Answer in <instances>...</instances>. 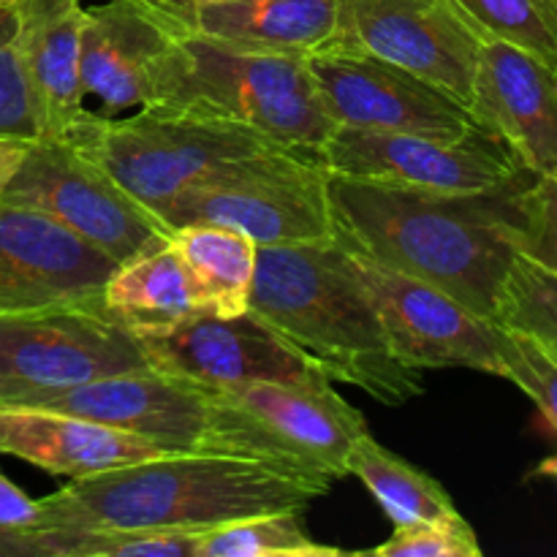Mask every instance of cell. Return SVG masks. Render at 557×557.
Listing matches in <instances>:
<instances>
[{
	"mask_svg": "<svg viewBox=\"0 0 557 557\" xmlns=\"http://www.w3.org/2000/svg\"><path fill=\"white\" fill-rule=\"evenodd\" d=\"M20 49L41 139L71 141L87 123L82 87V0H16Z\"/></svg>",
	"mask_w": 557,
	"mask_h": 557,
	"instance_id": "obj_19",
	"label": "cell"
},
{
	"mask_svg": "<svg viewBox=\"0 0 557 557\" xmlns=\"http://www.w3.org/2000/svg\"><path fill=\"white\" fill-rule=\"evenodd\" d=\"M25 141H9V139H0V190H3L5 180L11 177V172L16 169L20 163L22 152H25Z\"/></svg>",
	"mask_w": 557,
	"mask_h": 557,
	"instance_id": "obj_34",
	"label": "cell"
},
{
	"mask_svg": "<svg viewBox=\"0 0 557 557\" xmlns=\"http://www.w3.org/2000/svg\"><path fill=\"white\" fill-rule=\"evenodd\" d=\"M41 517V504L33 500L0 471V531H27Z\"/></svg>",
	"mask_w": 557,
	"mask_h": 557,
	"instance_id": "obj_33",
	"label": "cell"
},
{
	"mask_svg": "<svg viewBox=\"0 0 557 557\" xmlns=\"http://www.w3.org/2000/svg\"><path fill=\"white\" fill-rule=\"evenodd\" d=\"M305 60L324 112L343 128L441 139H460L482 128L471 109L444 90L362 49L337 47Z\"/></svg>",
	"mask_w": 557,
	"mask_h": 557,
	"instance_id": "obj_13",
	"label": "cell"
},
{
	"mask_svg": "<svg viewBox=\"0 0 557 557\" xmlns=\"http://www.w3.org/2000/svg\"><path fill=\"white\" fill-rule=\"evenodd\" d=\"M531 177L484 194H433L330 174L335 243L495 321Z\"/></svg>",
	"mask_w": 557,
	"mask_h": 557,
	"instance_id": "obj_1",
	"label": "cell"
},
{
	"mask_svg": "<svg viewBox=\"0 0 557 557\" xmlns=\"http://www.w3.org/2000/svg\"><path fill=\"white\" fill-rule=\"evenodd\" d=\"M330 172L319 150L277 147L248 166L174 196L161 210L166 228L212 223L234 228L259 248L335 243Z\"/></svg>",
	"mask_w": 557,
	"mask_h": 557,
	"instance_id": "obj_7",
	"label": "cell"
},
{
	"mask_svg": "<svg viewBox=\"0 0 557 557\" xmlns=\"http://www.w3.org/2000/svg\"><path fill=\"white\" fill-rule=\"evenodd\" d=\"M330 490L221 451H185L71 479L41 498L27 531L205 533L226 522L308 509Z\"/></svg>",
	"mask_w": 557,
	"mask_h": 557,
	"instance_id": "obj_2",
	"label": "cell"
},
{
	"mask_svg": "<svg viewBox=\"0 0 557 557\" xmlns=\"http://www.w3.org/2000/svg\"><path fill=\"white\" fill-rule=\"evenodd\" d=\"M348 476H357L364 484L395 528L462 520L460 509L438 479L381 446L370 433L354 444Z\"/></svg>",
	"mask_w": 557,
	"mask_h": 557,
	"instance_id": "obj_24",
	"label": "cell"
},
{
	"mask_svg": "<svg viewBox=\"0 0 557 557\" xmlns=\"http://www.w3.org/2000/svg\"><path fill=\"white\" fill-rule=\"evenodd\" d=\"M11 3H16V0H0V5H11Z\"/></svg>",
	"mask_w": 557,
	"mask_h": 557,
	"instance_id": "obj_37",
	"label": "cell"
},
{
	"mask_svg": "<svg viewBox=\"0 0 557 557\" xmlns=\"http://www.w3.org/2000/svg\"><path fill=\"white\" fill-rule=\"evenodd\" d=\"M169 245L194 275L210 313H248L259 245L234 228L188 223L169 228Z\"/></svg>",
	"mask_w": 557,
	"mask_h": 557,
	"instance_id": "obj_23",
	"label": "cell"
},
{
	"mask_svg": "<svg viewBox=\"0 0 557 557\" xmlns=\"http://www.w3.org/2000/svg\"><path fill=\"white\" fill-rule=\"evenodd\" d=\"M0 139L25 145L41 139L36 101L22 63L14 5H0Z\"/></svg>",
	"mask_w": 557,
	"mask_h": 557,
	"instance_id": "obj_29",
	"label": "cell"
},
{
	"mask_svg": "<svg viewBox=\"0 0 557 557\" xmlns=\"http://www.w3.org/2000/svg\"><path fill=\"white\" fill-rule=\"evenodd\" d=\"M536 476H547V479H555V482H557V455L547 457V460H544L542 466L536 468Z\"/></svg>",
	"mask_w": 557,
	"mask_h": 557,
	"instance_id": "obj_36",
	"label": "cell"
},
{
	"mask_svg": "<svg viewBox=\"0 0 557 557\" xmlns=\"http://www.w3.org/2000/svg\"><path fill=\"white\" fill-rule=\"evenodd\" d=\"M27 557H196L199 533L20 531Z\"/></svg>",
	"mask_w": 557,
	"mask_h": 557,
	"instance_id": "obj_26",
	"label": "cell"
},
{
	"mask_svg": "<svg viewBox=\"0 0 557 557\" xmlns=\"http://www.w3.org/2000/svg\"><path fill=\"white\" fill-rule=\"evenodd\" d=\"M0 557H27L20 531H0Z\"/></svg>",
	"mask_w": 557,
	"mask_h": 557,
	"instance_id": "obj_35",
	"label": "cell"
},
{
	"mask_svg": "<svg viewBox=\"0 0 557 557\" xmlns=\"http://www.w3.org/2000/svg\"><path fill=\"white\" fill-rule=\"evenodd\" d=\"M305 509L270 511L199 533L196 557H341L346 549L319 544L302 520Z\"/></svg>",
	"mask_w": 557,
	"mask_h": 557,
	"instance_id": "obj_25",
	"label": "cell"
},
{
	"mask_svg": "<svg viewBox=\"0 0 557 557\" xmlns=\"http://www.w3.org/2000/svg\"><path fill=\"white\" fill-rule=\"evenodd\" d=\"M207 392L210 430L205 451L267 462L326 490L348 476L354 444L370 433L362 413L324 375Z\"/></svg>",
	"mask_w": 557,
	"mask_h": 557,
	"instance_id": "obj_5",
	"label": "cell"
},
{
	"mask_svg": "<svg viewBox=\"0 0 557 557\" xmlns=\"http://www.w3.org/2000/svg\"><path fill=\"white\" fill-rule=\"evenodd\" d=\"M495 324L531 337L557 359V275L517 253L500 292Z\"/></svg>",
	"mask_w": 557,
	"mask_h": 557,
	"instance_id": "obj_27",
	"label": "cell"
},
{
	"mask_svg": "<svg viewBox=\"0 0 557 557\" xmlns=\"http://www.w3.org/2000/svg\"><path fill=\"white\" fill-rule=\"evenodd\" d=\"M343 248V245H341ZM397 357L413 370L466 368L506 379V330L406 272L343 248Z\"/></svg>",
	"mask_w": 557,
	"mask_h": 557,
	"instance_id": "obj_11",
	"label": "cell"
},
{
	"mask_svg": "<svg viewBox=\"0 0 557 557\" xmlns=\"http://www.w3.org/2000/svg\"><path fill=\"white\" fill-rule=\"evenodd\" d=\"M0 201L49 215L117 264L169 243V228L74 141H30Z\"/></svg>",
	"mask_w": 557,
	"mask_h": 557,
	"instance_id": "obj_8",
	"label": "cell"
},
{
	"mask_svg": "<svg viewBox=\"0 0 557 557\" xmlns=\"http://www.w3.org/2000/svg\"><path fill=\"white\" fill-rule=\"evenodd\" d=\"M375 557H482L476 531L468 520L455 522H417V525L395 528L384 544L370 553Z\"/></svg>",
	"mask_w": 557,
	"mask_h": 557,
	"instance_id": "obj_30",
	"label": "cell"
},
{
	"mask_svg": "<svg viewBox=\"0 0 557 557\" xmlns=\"http://www.w3.org/2000/svg\"><path fill=\"white\" fill-rule=\"evenodd\" d=\"M504 364L506 381L520 386L536 403L557 433V359L549 357L531 337L506 330Z\"/></svg>",
	"mask_w": 557,
	"mask_h": 557,
	"instance_id": "obj_32",
	"label": "cell"
},
{
	"mask_svg": "<svg viewBox=\"0 0 557 557\" xmlns=\"http://www.w3.org/2000/svg\"><path fill=\"white\" fill-rule=\"evenodd\" d=\"M163 30L228 47L308 54L341 47V0H136Z\"/></svg>",
	"mask_w": 557,
	"mask_h": 557,
	"instance_id": "obj_18",
	"label": "cell"
},
{
	"mask_svg": "<svg viewBox=\"0 0 557 557\" xmlns=\"http://www.w3.org/2000/svg\"><path fill=\"white\" fill-rule=\"evenodd\" d=\"M517 253L557 275V180L531 177L522 188Z\"/></svg>",
	"mask_w": 557,
	"mask_h": 557,
	"instance_id": "obj_31",
	"label": "cell"
},
{
	"mask_svg": "<svg viewBox=\"0 0 557 557\" xmlns=\"http://www.w3.org/2000/svg\"><path fill=\"white\" fill-rule=\"evenodd\" d=\"M141 348L156 370L207 386L232 389L256 381L321 379L277 332L253 313H196L158 332H141ZM326 379V375H324Z\"/></svg>",
	"mask_w": 557,
	"mask_h": 557,
	"instance_id": "obj_15",
	"label": "cell"
},
{
	"mask_svg": "<svg viewBox=\"0 0 557 557\" xmlns=\"http://www.w3.org/2000/svg\"><path fill=\"white\" fill-rule=\"evenodd\" d=\"M330 174L433 194H484L528 177L515 152L487 128L460 139L335 125L319 147Z\"/></svg>",
	"mask_w": 557,
	"mask_h": 557,
	"instance_id": "obj_10",
	"label": "cell"
},
{
	"mask_svg": "<svg viewBox=\"0 0 557 557\" xmlns=\"http://www.w3.org/2000/svg\"><path fill=\"white\" fill-rule=\"evenodd\" d=\"M101 308L134 335L180 324L207 305L194 275L172 245L117 264L101 288Z\"/></svg>",
	"mask_w": 557,
	"mask_h": 557,
	"instance_id": "obj_22",
	"label": "cell"
},
{
	"mask_svg": "<svg viewBox=\"0 0 557 557\" xmlns=\"http://www.w3.org/2000/svg\"><path fill=\"white\" fill-rule=\"evenodd\" d=\"M20 408H47L92 419L152 441L174 455L205 451L210 430V392L156 368L27 397Z\"/></svg>",
	"mask_w": 557,
	"mask_h": 557,
	"instance_id": "obj_16",
	"label": "cell"
},
{
	"mask_svg": "<svg viewBox=\"0 0 557 557\" xmlns=\"http://www.w3.org/2000/svg\"><path fill=\"white\" fill-rule=\"evenodd\" d=\"M71 141L152 215H161L174 196L286 147L243 125L156 109L123 120L90 112Z\"/></svg>",
	"mask_w": 557,
	"mask_h": 557,
	"instance_id": "obj_6",
	"label": "cell"
},
{
	"mask_svg": "<svg viewBox=\"0 0 557 557\" xmlns=\"http://www.w3.org/2000/svg\"><path fill=\"white\" fill-rule=\"evenodd\" d=\"M169 36L136 0H107L82 16V87L103 112L152 101Z\"/></svg>",
	"mask_w": 557,
	"mask_h": 557,
	"instance_id": "obj_20",
	"label": "cell"
},
{
	"mask_svg": "<svg viewBox=\"0 0 557 557\" xmlns=\"http://www.w3.org/2000/svg\"><path fill=\"white\" fill-rule=\"evenodd\" d=\"M248 310L330 381L384 406L424 392L422 373L395 354L337 243L259 248Z\"/></svg>",
	"mask_w": 557,
	"mask_h": 557,
	"instance_id": "obj_3",
	"label": "cell"
},
{
	"mask_svg": "<svg viewBox=\"0 0 557 557\" xmlns=\"http://www.w3.org/2000/svg\"><path fill=\"white\" fill-rule=\"evenodd\" d=\"M471 112L522 169L557 180V69L536 54L487 38L479 54Z\"/></svg>",
	"mask_w": 557,
	"mask_h": 557,
	"instance_id": "obj_17",
	"label": "cell"
},
{
	"mask_svg": "<svg viewBox=\"0 0 557 557\" xmlns=\"http://www.w3.org/2000/svg\"><path fill=\"white\" fill-rule=\"evenodd\" d=\"M166 36L169 49L145 109L221 120L310 150H319L335 131L308 60L299 54L228 47L177 30Z\"/></svg>",
	"mask_w": 557,
	"mask_h": 557,
	"instance_id": "obj_4",
	"label": "cell"
},
{
	"mask_svg": "<svg viewBox=\"0 0 557 557\" xmlns=\"http://www.w3.org/2000/svg\"><path fill=\"white\" fill-rule=\"evenodd\" d=\"M341 47L386 60L471 109L487 38L457 0H341Z\"/></svg>",
	"mask_w": 557,
	"mask_h": 557,
	"instance_id": "obj_12",
	"label": "cell"
},
{
	"mask_svg": "<svg viewBox=\"0 0 557 557\" xmlns=\"http://www.w3.org/2000/svg\"><path fill=\"white\" fill-rule=\"evenodd\" d=\"M0 455L30 462L52 476L79 479L131 462L156 460L174 451L74 413L3 406Z\"/></svg>",
	"mask_w": 557,
	"mask_h": 557,
	"instance_id": "obj_21",
	"label": "cell"
},
{
	"mask_svg": "<svg viewBox=\"0 0 557 557\" xmlns=\"http://www.w3.org/2000/svg\"><path fill=\"white\" fill-rule=\"evenodd\" d=\"M114 270L117 261L49 215L0 201V315L101 305Z\"/></svg>",
	"mask_w": 557,
	"mask_h": 557,
	"instance_id": "obj_14",
	"label": "cell"
},
{
	"mask_svg": "<svg viewBox=\"0 0 557 557\" xmlns=\"http://www.w3.org/2000/svg\"><path fill=\"white\" fill-rule=\"evenodd\" d=\"M484 38L506 41L557 69V0H457Z\"/></svg>",
	"mask_w": 557,
	"mask_h": 557,
	"instance_id": "obj_28",
	"label": "cell"
},
{
	"mask_svg": "<svg viewBox=\"0 0 557 557\" xmlns=\"http://www.w3.org/2000/svg\"><path fill=\"white\" fill-rule=\"evenodd\" d=\"M147 368L139 337L101 305L0 315V408Z\"/></svg>",
	"mask_w": 557,
	"mask_h": 557,
	"instance_id": "obj_9",
	"label": "cell"
}]
</instances>
